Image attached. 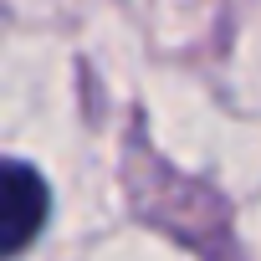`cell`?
Segmentation results:
<instances>
[{
  "label": "cell",
  "mask_w": 261,
  "mask_h": 261,
  "mask_svg": "<svg viewBox=\"0 0 261 261\" xmlns=\"http://www.w3.org/2000/svg\"><path fill=\"white\" fill-rule=\"evenodd\" d=\"M46 210H51L46 179L21 159H0V261L21 256L41 236Z\"/></svg>",
  "instance_id": "6da1fadb"
}]
</instances>
